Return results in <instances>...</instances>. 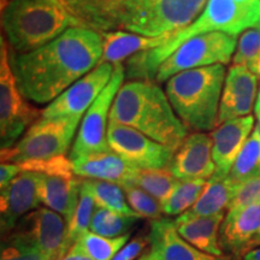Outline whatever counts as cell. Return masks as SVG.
Listing matches in <instances>:
<instances>
[{
  "label": "cell",
  "mask_w": 260,
  "mask_h": 260,
  "mask_svg": "<svg viewBox=\"0 0 260 260\" xmlns=\"http://www.w3.org/2000/svg\"><path fill=\"white\" fill-rule=\"evenodd\" d=\"M102 56L100 32L74 27L38 50L27 53L10 51V64L28 102L50 104L92 71Z\"/></svg>",
  "instance_id": "cell-1"
},
{
  "label": "cell",
  "mask_w": 260,
  "mask_h": 260,
  "mask_svg": "<svg viewBox=\"0 0 260 260\" xmlns=\"http://www.w3.org/2000/svg\"><path fill=\"white\" fill-rule=\"evenodd\" d=\"M81 27L104 32L124 30L161 37L186 28L200 0H60Z\"/></svg>",
  "instance_id": "cell-2"
},
{
  "label": "cell",
  "mask_w": 260,
  "mask_h": 260,
  "mask_svg": "<svg viewBox=\"0 0 260 260\" xmlns=\"http://www.w3.org/2000/svg\"><path fill=\"white\" fill-rule=\"evenodd\" d=\"M259 24L260 3L241 5L235 0H207L199 17L182 30L172 32L164 45L130 57L125 61V77L130 81L154 82L162 61L189 39L212 31H223L236 37L247 28Z\"/></svg>",
  "instance_id": "cell-3"
},
{
  "label": "cell",
  "mask_w": 260,
  "mask_h": 260,
  "mask_svg": "<svg viewBox=\"0 0 260 260\" xmlns=\"http://www.w3.org/2000/svg\"><path fill=\"white\" fill-rule=\"evenodd\" d=\"M110 121L132 126L175 152L187 138V128L160 87L151 81L123 83L112 104Z\"/></svg>",
  "instance_id": "cell-4"
},
{
  "label": "cell",
  "mask_w": 260,
  "mask_h": 260,
  "mask_svg": "<svg viewBox=\"0 0 260 260\" xmlns=\"http://www.w3.org/2000/svg\"><path fill=\"white\" fill-rule=\"evenodd\" d=\"M2 8L3 31L15 53L38 50L68 29L81 27L60 0H9Z\"/></svg>",
  "instance_id": "cell-5"
},
{
  "label": "cell",
  "mask_w": 260,
  "mask_h": 260,
  "mask_svg": "<svg viewBox=\"0 0 260 260\" xmlns=\"http://www.w3.org/2000/svg\"><path fill=\"white\" fill-rule=\"evenodd\" d=\"M225 67L216 64L174 75L167 81L165 93L187 129L195 133L217 125Z\"/></svg>",
  "instance_id": "cell-6"
},
{
  "label": "cell",
  "mask_w": 260,
  "mask_h": 260,
  "mask_svg": "<svg viewBox=\"0 0 260 260\" xmlns=\"http://www.w3.org/2000/svg\"><path fill=\"white\" fill-rule=\"evenodd\" d=\"M81 118H41L29 126L12 147L2 149V162L44 160L64 155L80 124Z\"/></svg>",
  "instance_id": "cell-7"
},
{
  "label": "cell",
  "mask_w": 260,
  "mask_h": 260,
  "mask_svg": "<svg viewBox=\"0 0 260 260\" xmlns=\"http://www.w3.org/2000/svg\"><path fill=\"white\" fill-rule=\"evenodd\" d=\"M0 144L2 149L12 147L29 125L41 118L42 111L25 102L10 64L5 38L0 40Z\"/></svg>",
  "instance_id": "cell-8"
},
{
  "label": "cell",
  "mask_w": 260,
  "mask_h": 260,
  "mask_svg": "<svg viewBox=\"0 0 260 260\" xmlns=\"http://www.w3.org/2000/svg\"><path fill=\"white\" fill-rule=\"evenodd\" d=\"M236 48V38L223 31L198 35L181 45L159 67L155 82H165L182 71L228 64Z\"/></svg>",
  "instance_id": "cell-9"
},
{
  "label": "cell",
  "mask_w": 260,
  "mask_h": 260,
  "mask_svg": "<svg viewBox=\"0 0 260 260\" xmlns=\"http://www.w3.org/2000/svg\"><path fill=\"white\" fill-rule=\"evenodd\" d=\"M125 69L122 64L116 65L110 82L100 93L87 112L84 113L79 133L70 152V159L82 155L111 151L107 142V128L110 123V112L115 98L123 86Z\"/></svg>",
  "instance_id": "cell-10"
},
{
  "label": "cell",
  "mask_w": 260,
  "mask_h": 260,
  "mask_svg": "<svg viewBox=\"0 0 260 260\" xmlns=\"http://www.w3.org/2000/svg\"><path fill=\"white\" fill-rule=\"evenodd\" d=\"M107 142L112 152L136 169H165L174 158V149L159 144L132 126L109 123Z\"/></svg>",
  "instance_id": "cell-11"
},
{
  "label": "cell",
  "mask_w": 260,
  "mask_h": 260,
  "mask_svg": "<svg viewBox=\"0 0 260 260\" xmlns=\"http://www.w3.org/2000/svg\"><path fill=\"white\" fill-rule=\"evenodd\" d=\"M113 67L99 63L42 110V118H81L111 80Z\"/></svg>",
  "instance_id": "cell-12"
},
{
  "label": "cell",
  "mask_w": 260,
  "mask_h": 260,
  "mask_svg": "<svg viewBox=\"0 0 260 260\" xmlns=\"http://www.w3.org/2000/svg\"><path fill=\"white\" fill-rule=\"evenodd\" d=\"M12 232L37 246L50 260L63 259L70 251L68 222L61 214L48 207L25 214Z\"/></svg>",
  "instance_id": "cell-13"
},
{
  "label": "cell",
  "mask_w": 260,
  "mask_h": 260,
  "mask_svg": "<svg viewBox=\"0 0 260 260\" xmlns=\"http://www.w3.org/2000/svg\"><path fill=\"white\" fill-rule=\"evenodd\" d=\"M223 251L241 258L260 246V203L228 211L219 228Z\"/></svg>",
  "instance_id": "cell-14"
},
{
  "label": "cell",
  "mask_w": 260,
  "mask_h": 260,
  "mask_svg": "<svg viewBox=\"0 0 260 260\" xmlns=\"http://www.w3.org/2000/svg\"><path fill=\"white\" fill-rule=\"evenodd\" d=\"M259 76L246 67L233 65L228 71L219 103L217 125L249 116L255 106Z\"/></svg>",
  "instance_id": "cell-15"
},
{
  "label": "cell",
  "mask_w": 260,
  "mask_h": 260,
  "mask_svg": "<svg viewBox=\"0 0 260 260\" xmlns=\"http://www.w3.org/2000/svg\"><path fill=\"white\" fill-rule=\"evenodd\" d=\"M39 174L22 171L5 188L0 198V225L3 235L15 229L18 220L34 211L41 203L38 193Z\"/></svg>",
  "instance_id": "cell-16"
},
{
  "label": "cell",
  "mask_w": 260,
  "mask_h": 260,
  "mask_svg": "<svg viewBox=\"0 0 260 260\" xmlns=\"http://www.w3.org/2000/svg\"><path fill=\"white\" fill-rule=\"evenodd\" d=\"M178 180H209L214 175L212 139L204 133H194L184 139L168 167Z\"/></svg>",
  "instance_id": "cell-17"
},
{
  "label": "cell",
  "mask_w": 260,
  "mask_h": 260,
  "mask_svg": "<svg viewBox=\"0 0 260 260\" xmlns=\"http://www.w3.org/2000/svg\"><path fill=\"white\" fill-rule=\"evenodd\" d=\"M253 125L254 118L249 115L224 122L211 133L212 158L216 165L213 176L226 177L229 175L237 155L251 135Z\"/></svg>",
  "instance_id": "cell-18"
},
{
  "label": "cell",
  "mask_w": 260,
  "mask_h": 260,
  "mask_svg": "<svg viewBox=\"0 0 260 260\" xmlns=\"http://www.w3.org/2000/svg\"><path fill=\"white\" fill-rule=\"evenodd\" d=\"M151 252L160 260H230L201 252L178 234L174 220L154 219L149 228Z\"/></svg>",
  "instance_id": "cell-19"
},
{
  "label": "cell",
  "mask_w": 260,
  "mask_h": 260,
  "mask_svg": "<svg viewBox=\"0 0 260 260\" xmlns=\"http://www.w3.org/2000/svg\"><path fill=\"white\" fill-rule=\"evenodd\" d=\"M81 183L82 180L75 175L39 174V198L45 206L61 214L69 224L79 204Z\"/></svg>",
  "instance_id": "cell-20"
},
{
  "label": "cell",
  "mask_w": 260,
  "mask_h": 260,
  "mask_svg": "<svg viewBox=\"0 0 260 260\" xmlns=\"http://www.w3.org/2000/svg\"><path fill=\"white\" fill-rule=\"evenodd\" d=\"M75 175L82 178L116 182L122 184L130 182L136 169L112 151L98 152L71 159Z\"/></svg>",
  "instance_id": "cell-21"
},
{
  "label": "cell",
  "mask_w": 260,
  "mask_h": 260,
  "mask_svg": "<svg viewBox=\"0 0 260 260\" xmlns=\"http://www.w3.org/2000/svg\"><path fill=\"white\" fill-rule=\"evenodd\" d=\"M100 35L103 39V56L100 63H110L116 67L140 52L161 46L169 40L171 34L152 38L124 30H112L100 32Z\"/></svg>",
  "instance_id": "cell-22"
},
{
  "label": "cell",
  "mask_w": 260,
  "mask_h": 260,
  "mask_svg": "<svg viewBox=\"0 0 260 260\" xmlns=\"http://www.w3.org/2000/svg\"><path fill=\"white\" fill-rule=\"evenodd\" d=\"M224 213L205 217H186L183 214L174 220L180 235L191 246L207 254L224 256L219 242V228Z\"/></svg>",
  "instance_id": "cell-23"
},
{
  "label": "cell",
  "mask_w": 260,
  "mask_h": 260,
  "mask_svg": "<svg viewBox=\"0 0 260 260\" xmlns=\"http://www.w3.org/2000/svg\"><path fill=\"white\" fill-rule=\"evenodd\" d=\"M240 186L226 177L212 176L207 182L200 199L187 212L182 213L186 217H205L224 213L235 197Z\"/></svg>",
  "instance_id": "cell-24"
},
{
  "label": "cell",
  "mask_w": 260,
  "mask_h": 260,
  "mask_svg": "<svg viewBox=\"0 0 260 260\" xmlns=\"http://www.w3.org/2000/svg\"><path fill=\"white\" fill-rule=\"evenodd\" d=\"M260 176V130L258 126L247 139L240 154L237 155L228 178L241 187L246 182Z\"/></svg>",
  "instance_id": "cell-25"
},
{
  "label": "cell",
  "mask_w": 260,
  "mask_h": 260,
  "mask_svg": "<svg viewBox=\"0 0 260 260\" xmlns=\"http://www.w3.org/2000/svg\"><path fill=\"white\" fill-rule=\"evenodd\" d=\"M82 183L89 190L96 207H102V209L113 211V212L117 213L126 214V216L140 217L129 206L124 190H123L121 184L116 183V182L90 180V178H84V180H82Z\"/></svg>",
  "instance_id": "cell-26"
},
{
  "label": "cell",
  "mask_w": 260,
  "mask_h": 260,
  "mask_svg": "<svg viewBox=\"0 0 260 260\" xmlns=\"http://www.w3.org/2000/svg\"><path fill=\"white\" fill-rule=\"evenodd\" d=\"M180 182L177 177L171 174L168 168L165 169H139L136 174L130 181V183H134L136 186L147 191L152 197L155 198L159 203L162 204L169 199L175 187Z\"/></svg>",
  "instance_id": "cell-27"
},
{
  "label": "cell",
  "mask_w": 260,
  "mask_h": 260,
  "mask_svg": "<svg viewBox=\"0 0 260 260\" xmlns=\"http://www.w3.org/2000/svg\"><path fill=\"white\" fill-rule=\"evenodd\" d=\"M207 180H180L169 199L162 204V211L168 216H181L200 199Z\"/></svg>",
  "instance_id": "cell-28"
},
{
  "label": "cell",
  "mask_w": 260,
  "mask_h": 260,
  "mask_svg": "<svg viewBox=\"0 0 260 260\" xmlns=\"http://www.w3.org/2000/svg\"><path fill=\"white\" fill-rule=\"evenodd\" d=\"M141 217L126 216L102 207H95L90 232L105 237H118L129 234L130 229L139 222Z\"/></svg>",
  "instance_id": "cell-29"
},
{
  "label": "cell",
  "mask_w": 260,
  "mask_h": 260,
  "mask_svg": "<svg viewBox=\"0 0 260 260\" xmlns=\"http://www.w3.org/2000/svg\"><path fill=\"white\" fill-rule=\"evenodd\" d=\"M130 234L118 237H105L93 232H88L75 245L88 254L93 260H112L115 255L128 242Z\"/></svg>",
  "instance_id": "cell-30"
},
{
  "label": "cell",
  "mask_w": 260,
  "mask_h": 260,
  "mask_svg": "<svg viewBox=\"0 0 260 260\" xmlns=\"http://www.w3.org/2000/svg\"><path fill=\"white\" fill-rule=\"evenodd\" d=\"M95 207V203L89 190L83 183H81L79 204L75 210L73 218L68 224V243H69L70 249L84 234L88 233Z\"/></svg>",
  "instance_id": "cell-31"
},
{
  "label": "cell",
  "mask_w": 260,
  "mask_h": 260,
  "mask_svg": "<svg viewBox=\"0 0 260 260\" xmlns=\"http://www.w3.org/2000/svg\"><path fill=\"white\" fill-rule=\"evenodd\" d=\"M123 190H124L126 201L129 206L139 214L141 218H149V219H160L162 213V206L155 198L148 194L147 191L136 186L134 183L121 184Z\"/></svg>",
  "instance_id": "cell-32"
},
{
  "label": "cell",
  "mask_w": 260,
  "mask_h": 260,
  "mask_svg": "<svg viewBox=\"0 0 260 260\" xmlns=\"http://www.w3.org/2000/svg\"><path fill=\"white\" fill-rule=\"evenodd\" d=\"M260 64V24L243 31L239 39L233 65H241L255 73Z\"/></svg>",
  "instance_id": "cell-33"
},
{
  "label": "cell",
  "mask_w": 260,
  "mask_h": 260,
  "mask_svg": "<svg viewBox=\"0 0 260 260\" xmlns=\"http://www.w3.org/2000/svg\"><path fill=\"white\" fill-rule=\"evenodd\" d=\"M0 260H50L37 246L23 236L11 232L2 242Z\"/></svg>",
  "instance_id": "cell-34"
},
{
  "label": "cell",
  "mask_w": 260,
  "mask_h": 260,
  "mask_svg": "<svg viewBox=\"0 0 260 260\" xmlns=\"http://www.w3.org/2000/svg\"><path fill=\"white\" fill-rule=\"evenodd\" d=\"M260 203V176L246 182L240 187L232 203L229 205L228 211L239 210L248 205Z\"/></svg>",
  "instance_id": "cell-35"
},
{
  "label": "cell",
  "mask_w": 260,
  "mask_h": 260,
  "mask_svg": "<svg viewBox=\"0 0 260 260\" xmlns=\"http://www.w3.org/2000/svg\"><path fill=\"white\" fill-rule=\"evenodd\" d=\"M149 245V239L145 236H138L130 242H126L122 249L112 260H136Z\"/></svg>",
  "instance_id": "cell-36"
},
{
  "label": "cell",
  "mask_w": 260,
  "mask_h": 260,
  "mask_svg": "<svg viewBox=\"0 0 260 260\" xmlns=\"http://www.w3.org/2000/svg\"><path fill=\"white\" fill-rule=\"evenodd\" d=\"M21 167L19 164H14V162H2L0 167V186L5 188L14 178H16L21 174Z\"/></svg>",
  "instance_id": "cell-37"
},
{
  "label": "cell",
  "mask_w": 260,
  "mask_h": 260,
  "mask_svg": "<svg viewBox=\"0 0 260 260\" xmlns=\"http://www.w3.org/2000/svg\"><path fill=\"white\" fill-rule=\"evenodd\" d=\"M243 260H260V248H254L243 256Z\"/></svg>",
  "instance_id": "cell-38"
},
{
  "label": "cell",
  "mask_w": 260,
  "mask_h": 260,
  "mask_svg": "<svg viewBox=\"0 0 260 260\" xmlns=\"http://www.w3.org/2000/svg\"><path fill=\"white\" fill-rule=\"evenodd\" d=\"M235 2L241 5H255V4H259L260 0H235Z\"/></svg>",
  "instance_id": "cell-39"
},
{
  "label": "cell",
  "mask_w": 260,
  "mask_h": 260,
  "mask_svg": "<svg viewBox=\"0 0 260 260\" xmlns=\"http://www.w3.org/2000/svg\"><path fill=\"white\" fill-rule=\"evenodd\" d=\"M138 260H154V255L152 252H148V253H145L142 256H140Z\"/></svg>",
  "instance_id": "cell-40"
},
{
  "label": "cell",
  "mask_w": 260,
  "mask_h": 260,
  "mask_svg": "<svg viewBox=\"0 0 260 260\" xmlns=\"http://www.w3.org/2000/svg\"><path fill=\"white\" fill-rule=\"evenodd\" d=\"M254 109H255V111H259V110H260V88H259V92H258V99H256Z\"/></svg>",
  "instance_id": "cell-41"
},
{
  "label": "cell",
  "mask_w": 260,
  "mask_h": 260,
  "mask_svg": "<svg viewBox=\"0 0 260 260\" xmlns=\"http://www.w3.org/2000/svg\"><path fill=\"white\" fill-rule=\"evenodd\" d=\"M60 260H76V259H75V256L73 255V253H71V252H68V254L65 255L63 259H60Z\"/></svg>",
  "instance_id": "cell-42"
},
{
  "label": "cell",
  "mask_w": 260,
  "mask_h": 260,
  "mask_svg": "<svg viewBox=\"0 0 260 260\" xmlns=\"http://www.w3.org/2000/svg\"><path fill=\"white\" fill-rule=\"evenodd\" d=\"M255 113H256V118H258V128L260 130V110L259 111H255Z\"/></svg>",
  "instance_id": "cell-43"
},
{
  "label": "cell",
  "mask_w": 260,
  "mask_h": 260,
  "mask_svg": "<svg viewBox=\"0 0 260 260\" xmlns=\"http://www.w3.org/2000/svg\"><path fill=\"white\" fill-rule=\"evenodd\" d=\"M254 74H256V75H258V76H260V64H259V67L256 68V70H255Z\"/></svg>",
  "instance_id": "cell-44"
},
{
  "label": "cell",
  "mask_w": 260,
  "mask_h": 260,
  "mask_svg": "<svg viewBox=\"0 0 260 260\" xmlns=\"http://www.w3.org/2000/svg\"><path fill=\"white\" fill-rule=\"evenodd\" d=\"M5 2H9V0H3V4H4V3H5Z\"/></svg>",
  "instance_id": "cell-45"
}]
</instances>
